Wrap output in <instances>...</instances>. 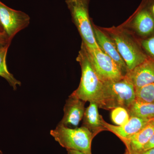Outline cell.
Returning <instances> with one entry per match:
<instances>
[{
  "label": "cell",
  "mask_w": 154,
  "mask_h": 154,
  "mask_svg": "<svg viewBox=\"0 0 154 154\" xmlns=\"http://www.w3.org/2000/svg\"><path fill=\"white\" fill-rule=\"evenodd\" d=\"M76 60L81 66L82 76L79 87L70 96L85 102H95L99 107L102 101L103 82L95 72L82 43Z\"/></svg>",
  "instance_id": "cell-1"
},
{
  "label": "cell",
  "mask_w": 154,
  "mask_h": 154,
  "mask_svg": "<svg viewBox=\"0 0 154 154\" xmlns=\"http://www.w3.org/2000/svg\"><path fill=\"white\" fill-rule=\"evenodd\" d=\"M115 44L118 52L126 64L128 72L142 63L148 56L142 48L139 40L122 27L101 28Z\"/></svg>",
  "instance_id": "cell-2"
},
{
  "label": "cell",
  "mask_w": 154,
  "mask_h": 154,
  "mask_svg": "<svg viewBox=\"0 0 154 154\" xmlns=\"http://www.w3.org/2000/svg\"><path fill=\"white\" fill-rule=\"evenodd\" d=\"M136 100V90L125 76L121 79L103 82L102 103L99 108L106 110L121 107L128 110Z\"/></svg>",
  "instance_id": "cell-3"
},
{
  "label": "cell",
  "mask_w": 154,
  "mask_h": 154,
  "mask_svg": "<svg viewBox=\"0 0 154 154\" xmlns=\"http://www.w3.org/2000/svg\"><path fill=\"white\" fill-rule=\"evenodd\" d=\"M50 133L56 141L67 150H73L92 154L91 143L94 137L85 127L71 128L58 124Z\"/></svg>",
  "instance_id": "cell-4"
},
{
  "label": "cell",
  "mask_w": 154,
  "mask_h": 154,
  "mask_svg": "<svg viewBox=\"0 0 154 154\" xmlns=\"http://www.w3.org/2000/svg\"><path fill=\"white\" fill-rule=\"evenodd\" d=\"M72 21L78 29L82 43L89 49L100 48L94 36L89 12L90 0H66Z\"/></svg>",
  "instance_id": "cell-5"
},
{
  "label": "cell",
  "mask_w": 154,
  "mask_h": 154,
  "mask_svg": "<svg viewBox=\"0 0 154 154\" xmlns=\"http://www.w3.org/2000/svg\"><path fill=\"white\" fill-rule=\"evenodd\" d=\"M85 46L92 66L102 82L118 81L124 78L119 67L101 48L89 49Z\"/></svg>",
  "instance_id": "cell-6"
},
{
  "label": "cell",
  "mask_w": 154,
  "mask_h": 154,
  "mask_svg": "<svg viewBox=\"0 0 154 154\" xmlns=\"http://www.w3.org/2000/svg\"><path fill=\"white\" fill-rule=\"evenodd\" d=\"M29 15L9 8L0 1V24L12 41L15 35L30 24Z\"/></svg>",
  "instance_id": "cell-7"
},
{
  "label": "cell",
  "mask_w": 154,
  "mask_h": 154,
  "mask_svg": "<svg viewBox=\"0 0 154 154\" xmlns=\"http://www.w3.org/2000/svg\"><path fill=\"white\" fill-rule=\"evenodd\" d=\"M86 102L70 95L64 107V115L59 124L75 128L83 119Z\"/></svg>",
  "instance_id": "cell-8"
},
{
  "label": "cell",
  "mask_w": 154,
  "mask_h": 154,
  "mask_svg": "<svg viewBox=\"0 0 154 154\" xmlns=\"http://www.w3.org/2000/svg\"><path fill=\"white\" fill-rule=\"evenodd\" d=\"M151 120L131 116L125 124L117 126L107 123L103 117L102 119V124L106 131L113 133L123 143L139 131Z\"/></svg>",
  "instance_id": "cell-9"
},
{
  "label": "cell",
  "mask_w": 154,
  "mask_h": 154,
  "mask_svg": "<svg viewBox=\"0 0 154 154\" xmlns=\"http://www.w3.org/2000/svg\"><path fill=\"white\" fill-rule=\"evenodd\" d=\"M125 76L132 83L136 90L154 83V60L148 57L142 63L128 72Z\"/></svg>",
  "instance_id": "cell-10"
},
{
  "label": "cell",
  "mask_w": 154,
  "mask_h": 154,
  "mask_svg": "<svg viewBox=\"0 0 154 154\" xmlns=\"http://www.w3.org/2000/svg\"><path fill=\"white\" fill-rule=\"evenodd\" d=\"M92 25L95 39L99 47L115 62L125 76L128 72L126 64L118 52L114 42L101 28Z\"/></svg>",
  "instance_id": "cell-11"
},
{
  "label": "cell",
  "mask_w": 154,
  "mask_h": 154,
  "mask_svg": "<svg viewBox=\"0 0 154 154\" xmlns=\"http://www.w3.org/2000/svg\"><path fill=\"white\" fill-rule=\"evenodd\" d=\"M152 7L141 8L131 21V28L141 37L140 39L154 35V15Z\"/></svg>",
  "instance_id": "cell-12"
},
{
  "label": "cell",
  "mask_w": 154,
  "mask_h": 154,
  "mask_svg": "<svg viewBox=\"0 0 154 154\" xmlns=\"http://www.w3.org/2000/svg\"><path fill=\"white\" fill-rule=\"evenodd\" d=\"M154 134V119L136 134L131 137L124 143L130 154L142 152L144 146Z\"/></svg>",
  "instance_id": "cell-13"
},
{
  "label": "cell",
  "mask_w": 154,
  "mask_h": 154,
  "mask_svg": "<svg viewBox=\"0 0 154 154\" xmlns=\"http://www.w3.org/2000/svg\"><path fill=\"white\" fill-rule=\"evenodd\" d=\"M98 105L94 102H90V105L85 109L83 118L82 125L88 128L94 137L99 133L106 131L102 124V116L98 111Z\"/></svg>",
  "instance_id": "cell-14"
},
{
  "label": "cell",
  "mask_w": 154,
  "mask_h": 154,
  "mask_svg": "<svg viewBox=\"0 0 154 154\" xmlns=\"http://www.w3.org/2000/svg\"><path fill=\"white\" fill-rule=\"evenodd\" d=\"M128 110L130 116L149 120L154 119V102H141L136 99Z\"/></svg>",
  "instance_id": "cell-15"
},
{
  "label": "cell",
  "mask_w": 154,
  "mask_h": 154,
  "mask_svg": "<svg viewBox=\"0 0 154 154\" xmlns=\"http://www.w3.org/2000/svg\"><path fill=\"white\" fill-rule=\"evenodd\" d=\"M11 45L0 48V76L4 78L14 91L17 90L18 86L21 85V82L17 80L14 75L9 72L6 63V57L8 49Z\"/></svg>",
  "instance_id": "cell-16"
},
{
  "label": "cell",
  "mask_w": 154,
  "mask_h": 154,
  "mask_svg": "<svg viewBox=\"0 0 154 154\" xmlns=\"http://www.w3.org/2000/svg\"><path fill=\"white\" fill-rule=\"evenodd\" d=\"M110 110V116L111 121L117 126H120L125 124L130 118L128 110L124 107H116Z\"/></svg>",
  "instance_id": "cell-17"
},
{
  "label": "cell",
  "mask_w": 154,
  "mask_h": 154,
  "mask_svg": "<svg viewBox=\"0 0 154 154\" xmlns=\"http://www.w3.org/2000/svg\"><path fill=\"white\" fill-rule=\"evenodd\" d=\"M136 99L141 102H154V83L136 90Z\"/></svg>",
  "instance_id": "cell-18"
},
{
  "label": "cell",
  "mask_w": 154,
  "mask_h": 154,
  "mask_svg": "<svg viewBox=\"0 0 154 154\" xmlns=\"http://www.w3.org/2000/svg\"><path fill=\"white\" fill-rule=\"evenodd\" d=\"M140 43L148 57L154 60V35L139 39Z\"/></svg>",
  "instance_id": "cell-19"
},
{
  "label": "cell",
  "mask_w": 154,
  "mask_h": 154,
  "mask_svg": "<svg viewBox=\"0 0 154 154\" xmlns=\"http://www.w3.org/2000/svg\"><path fill=\"white\" fill-rule=\"evenodd\" d=\"M11 41L4 30L0 31V48L11 45Z\"/></svg>",
  "instance_id": "cell-20"
},
{
  "label": "cell",
  "mask_w": 154,
  "mask_h": 154,
  "mask_svg": "<svg viewBox=\"0 0 154 154\" xmlns=\"http://www.w3.org/2000/svg\"><path fill=\"white\" fill-rule=\"evenodd\" d=\"M153 148H154V134L153 135L148 142L144 146L142 151Z\"/></svg>",
  "instance_id": "cell-21"
},
{
  "label": "cell",
  "mask_w": 154,
  "mask_h": 154,
  "mask_svg": "<svg viewBox=\"0 0 154 154\" xmlns=\"http://www.w3.org/2000/svg\"><path fill=\"white\" fill-rule=\"evenodd\" d=\"M129 154H154V148L149 149L147 150L143 151L138 152L132 153Z\"/></svg>",
  "instance_id": "cell-22"
},
{
  "label": "cell",
  "mask_w": 154,
  "mask_h": 154,
  "mask_svg": "<svg viewBox=\"0 0 154 154\" xmlns=\"http://www.w3.org/2000/svg\"><path fill=\"white\" fill-rule=\"evenodd\" d=\"M67 154H87L78 151L73 150H67Z\"/></svg>",
  "instance_id": "cell-23"
},
{
  "label": "cell",
  "mask_w": 154,
  "mask_h": 154,
  "mask_svg": "<svg viewBox=\"0 0 154 154\" xmlns=\"http://www.w3.org/2000/svg\"><path fill=\"white\" fill-rule=\"evenodd\" d=\"M152 11L153 14L154 15V5H153L152 6Z\"/></svg>",
  "instance_id": "cell-24"
},
{
  "label": "cell",
  "mask_w": 154,
  "mask_h": 154,
  "mask_svg": "<svg viewBox=\"0 0 154 154\" xmlns=\"http://www.w3.org/2000/svg\"><path fill=\"white\" fill-rule=\"evenodd\" d=\"M4 31V29L2 27V25H1V24H0V31Z\"/></svg>",
  "instance_id": "cell-25"
},
{
  "label": "cell",
  "mask_w": 154,
  "mask_h": 154,
  "mask_svg": "<svg viewBox=\"0 0 154 154\" xmlns=\"http://www.w3.org/2000/svg\"><path fill=\"white\" fill-rule=\"evenodd\" d=\"M124 154H129V152L126 149V151H125V152Z\"/></svg>",
  "instance_id": "cell-26"
},
{
  "label": "cell",
  "mask_w": 154,
  "mask_h": 154,
  "mask_svg": "<svg viewBox=\"0 0 154 154\" xmlns=\"http://www.w3.org/2000/svg\"><path fill=\"white\" fill-rule=\"evenodd\" d=\"M0 154H3L2 152V151L0 150Z\"/></svg>",
  "instance_id": "cell-27"
}]
</instances>
